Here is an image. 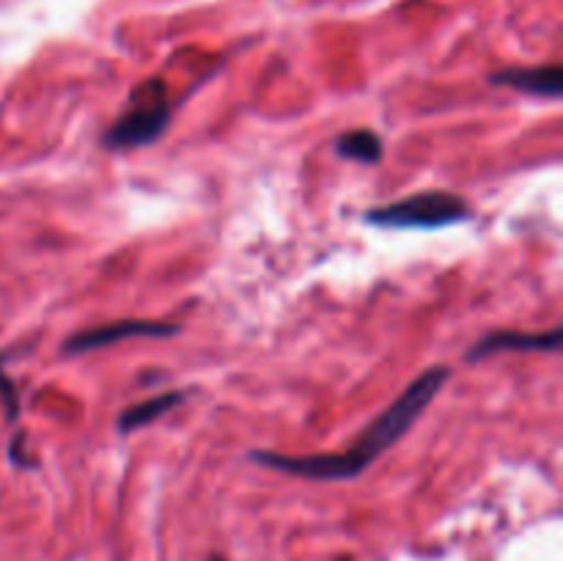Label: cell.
<instances>
[{
  "label": "cell",
  "mask_w": 563,
  "mask_h": 561,
  "mask_svg": "<svg viewBox=\"0 0 563 561\" xmlns=\"http://www.w3.org/2000/svg\"><path fill=\"white\" fill-rule=\"evenodd\" d=\"M451 380L449 366H434L427 369L394 405L385 413H379L352 449L344 454H311V457H289V454H275V451H251V460L258 465H267L273 471L291 473V476H306L319 479V482H341V479H355L377 460L383 451L390 446L399 443L401 435L410 432L421 413L432 405L434 396L440 394L445 383Z\"/></svg>",
  "instance_id": "cell-1"
},
{
  "label": "cell",
  "mask_w": 563,
  "mask_h": 561,
  "mask_svg": "<svg viewBox=\"0 0 563 561\" xmlns=\"http://www.w3.org/2000/svg\"><path fill=\"white\" fill-rule=\"evenodd\" d=\"M126 105L130 108L102 135V146L110 148V152H130V148L148 146L168 130L170 102L163 80L141 82L130 94Z\"/></svg>",
  "instance_id": "cell-2"
},
{
  "label": "cell",
  "mask_w": 563,
  "mask_h": 561,
  "mask_svg": "<svg viewBox=\"0 0 563 561\" xmlns=\"http://www.w3.org/2000/svg\"><path fill=\"white\" fill-rule=\"evenodd\" d=\"M363 218L379 229H443V226L465 223L471 218V207L456 193L423 190L396 204L368 209Z\"/></svg>",
  "instance_id": "cell-3"
},
{
  "label": "cell",
  "mask_w": 563,
  "mask_h": 561,
  "mask_svg": "<svg viewBox=\"0 0 563 561\" xmlns=\"http://www.w3.org/2000/svg\"><path fill=\"white\" fill-rule=\"evenodd\" d=\"M179 333V324L170 322H152V319H121V322L102 324V328L80 330V333L66 339L64 352L66 355H80V352L102 350V346H113L115 341L124 339H168V336Z\"/></svg>",
  "instance_id": "cell-4"
},
{
  "label": "cell",
  "mask_w": 563,
  "mask_h": 561,
  "mask_svg": "<svg viewBox=\"0 0 563 561\" xmlns=\"http://www.w3.org/2000/svg\"><path fill=\"white\" fill-rule=\"evenodd\" d=\"M563 333L561 328L548 330V333H517V330H498V333L484 336L482 341L471 346L467 361H484V358L495 355V352H559Z\"/></svg>",
  "instance_id": "cell-5"
},
{
  "label": "cell",
  "mask_w": 563,
  "mask_h": 561,
  "mask_svg": "<svg viewBox=\"0 0 563 561\" xmlns=\"http://www.w3.org/2000/svg\"><path fill=\"white\" fill-rule=\"evenodd\" d=\"M493 86L515 88V91L531 94V97L559 99L563 94V69L559 64L553 66H511L489 75Z\"/></svg>",
  "instance_id": "cell-6"
},
{
  "label": "cell",
  "mask_w": 563,
  "mask_h": 561,
  "mask_svg": "<svg viewBox=\"0 0 563 561\" xmlns=\"http://www.w3.org/2000/svg\"><path fill=\"white\" fill-rule=\"evenodd\" d=\"M187 399V391H168V394H157L146 402H137V405L126 407L124 413L119 416V432L130 435L135 429L146 427V424H154L157 418H163L165 413H170L174 407H179L181 402Z\"/></svg>",
  "instance_id": "cell-7"
},
{
  "label": "cell",
  "mask_w": 563,
  "mask_h": 561,
  "mask_svg": "<svg viewBox=\"0 0 563 561\" xmlns=\"http://www.w3.org/2000/svg\"><path fill=\"white\" fill-rule=\"evenodd\" d=\"M335 152L346 160H355V163L363 165H377L383 160L385 146H383V138L372 130H350L344 135L335 138Z\"/></svg>",
  "instance_id": "cell-8"
},
{
  "label": "cell",
  "mask_w": 563,
  "mask_h": 561,
  "mask_svg": "<svg viewBox=\"0 0 563 561\" xmlns=\"http://www.w3.org/2000/svg\"><path fill=\"white\" fill-rule=\"evenodd\" d=\"M0 361H3V355H0ZM0 399H3L9 421H16V418H20V394H16L14 380H11L3 369H0Z\"/></svg>",
  "instance_id": "cell-9"
},
{
  "label": "cell",
  "mask_w": 563,
  "mask_h": 561,
  "mask_svg": "<svg viewBox=\"0 0 563 561\" xmlns=\"http://www.w3.org/2000/svg\"><path fill=\"white\" fill-rule=\"evenodd\" d=\"M27 457H31V454H27V451L22 449V435H16V438L11 440V460H14L20 468H33V465H36V462L27 460Z\"/></svg>",
  "instance_id": "cell-10"
},
{
  "label": "cell",
  "mask_w": 563,
  "mask_h": 561,
  "mask_svg": "<svg viewBox=\"0 0 563 561\" xmlns=\"http://www.w3.org/2000/svg\"><path fill=\"white\" fill-rule=\"evenodd\" d=\"M209 561H223V559H220V556H212V559H209Z\"/></svg>",
  "instance_id": "cell-11"
},
{
  "label": "cell",
  "mask_w": 563,
  "mask_h": 561,
  "mask_svg": "<svg viewBox=\"0 0 563 561\" xmlns=\"http://www.w3.org/2000/svg\"><path fill=\"white\" fill-rule=\"evenodd\" d=\"M339 561H352V559H346V556H344V559H339Z\"/></svg>",
  "instance_id": "cell-12"
}]
</instances>
